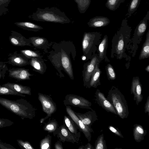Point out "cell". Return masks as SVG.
Wrapping results in <instances>:
<instances>
[{"instance_id":"6da1fadb","label":"cell","mask_w":149,"mask_h":149,"mask_svg":"<svg viewBox=\"0 0 149 149\" xmlns=\"http://www.w3.org/2000/svg\"><path fill=\"white\" fill-rule=\"evenodd\" d=\"M0 104L22 119H32L36 114V109L24 99L14 100L0 97Z\"/></svg>"},{"instance_id":"7a4b0ae2","label":"cell","mask_w":149,"mask_h":149,"mask_svg":"<svg viewBox=\"0 0 149 149\" xmlns=\"http://www.w3.org/2000/svg\"><path fill=\"white\" fill-rule=\"evenodd\" d=\"M32 20L37 21L49 22L62 24L69 23L70 19L65 13L56 7L38 8L35 12L29 16Z\"/></svg>"},{"instance_id":"3957f363","label":"cell","mask_w":149,"mask_h":149,"mask_svg":"<svg viewBox=\"0 0 149 149\" xmlns=\"http://www.w3.org/2000/svg\"><path fill=\"white\" fill-rule=\"evenodd\" d=\"M107 98L120 118L123 119L128 117L129 111L127 101L124 95L118 89L112 87L109 91Z\"/></svg>"},{"instance_id":"277c9868","label":"cell","mask_w":149,"mask_h":149,"mask_svg":"<svg viewBox=\"0 0 149 149\" xmlns=\"http://www.w3.org/2000/svg\"><path fill=\"white\" fill-rule=\"evenodd\" d=\"M38 98L40 102L43 111L47 114L46 117L41 118L40 120V123L44 121L55 112L57 107L55 102L53 100L51 96L39 93Z\"/></svg>"},{"instance_id":"5b68a950","label":"cell","mask_w":149,"mask_h":149,"mask_svg":"<svg viewBox=\"0 0 149 149\" xmlns=\"http://www.w3.org/2000/svg\"><path fill=\"white\" fill-rule=\"evenodd\" d=\"M66 105H72L82 109H92L91 102L84 98L74 94H68L63 101Z\"/></svg>"},{"instance_id":"8992f818","label":"cell","mask_w":149,"mask_h":149,"mask_svg":"<svg viewBox=\"0 0 149 149\" xmlns=\"http://www.w3.org/2000/svg\"><path fill=\"white\" fill-rule=\"evenodd\" d=\"M65 106L66 112L68 115L78 127L79 131L83 133L88 142H90L91 140V133H94L93 129L84 124L79 119L70 105Z\"/></svg>"},{"instance_id":"52a82bcc","label":"cell","mask_w":149,"mask_h":149,"mask_svg":"<svg viewBox=\"0 0 149 149\" xmlns=\"http://www.w3.org/2000/svg\"><path fill=\"white\" fill-rule=\"evenodd\" d=\"M53 134L55 136H56L59 141L63 143L66 141L78 143L80 139L79 138L72 133L64 124L59 126L53 133Z\"/></svg>"},{"instance_id":"ba28073f","label":"cell","mask_w":149,"mask_h":149,"mask_svg":"<svg viewBox=\"0 0 149 149\" xmlns=\"http://www.w3.org/2000/svg\"><path fill=\"white\" fill-rule=\"evenodd\" d=\"M94 96L95 100L97 104L107 112H111L117 115L114 107L105 97L104 94L97 89L96 91Z\"/></svg>"},{"instance_id":"9c48e42d","label":"cell","mask_w":149,"mask_h":149,"mask_svg":"<svg viewBox=\"0 0 149 149\" xmlns=\"http://www.w3.org/2000/svg\"><path fill=\"white\" fill-rule=\"evenodd\" d=\"M8 57V61L6 63L13 66L22 67L29 63L27 58L21 53H18L17 51L9 54Z\"/></svg>"},{"instance_id":"30bf717a","label":"cell","mask_w":149,"mask_h":149,"mask_svg":"<svg viewBox=\"0 0 149 149\" xmlns=\"http://www.w3.org/2000/svg\"><path fill=\"white\" fill-rule=\"evenodd\" d=\"M130 91L131 94L134 95V100L135 101L136 104L138 105L143 98L141 85L138 77H135L133 79Z\"/></svg>"},{"instance_id":"8fae6325","label":"cell","mask_w":149,"mask_h":149,"mask_svg":"<svg viewBox=\"0 0 149 149\" xmlns=\"http://www.w3.org/2000/svg\"><path fill=\"white\" fill-rule=\"evenodd\" d=\"M9 37L10 43L13 45L17 46H31V41L29 39L26 38L21 33L12 30Z\"/></svg>"},{"instance_id":"7c38bea8","label":"cell","mask_w":149,"mask_h":149,"mask_svg":"<svg viewBox=\"0 0 149 149\" xmlns=\"http://www.w3.org/2000/svg\"><path fill=\"white\" fill-rule=\"evenodd\" d=\"M74 112L79 119L84 124L90 127H91L93 124L98 119L95 111L92 109L84 113Z\"/></svg>"},{"instance_id":"4fadbf2b","label":"cell","mask_w":149,"mask_h":149,"mask_svg":"<svg viewBox=\"0 0 149 149\" xmlns=\"http://www.w3.org/2000/svg\"><path fill=\"white\" fill-rule=\"evenodd\" d=\"M8 71L10 77L18 80L30 79V77L32 75L28 69L24 68H12Z\"/></svg>"},{"instance_id":"5bb4252c","label":"cell","mask_w":149,"mask_h":149,"mask_svg":"<svg viewBox=\"0 0 149 149\" xmlns=\"http://www.w3.org/2000/svg\"><path fill=\"white\" fill-rule=\"evenodd\" d=\"M2 86L21 94L29 95H31V88L28 86H23L18 84L10 82L4 84Z\"/></svg>"},{"instance_id":"9a60e30c","label":"cell","mask_w":149,"mask_h":149,"mask_svg":"<svg viewBox=\"0 0 149 149\" xmlns=\"http://www.w3.org/2000/svg\"><path fill=\"white\" fill-rule=\"evenodd\" d=\"M110 22L109 19L107 17L96 16L91 19L87 24L89 27L97 28L107 26Z\"/></svg>"},{"instance_id":"2e32d148","label":"cell","mask_w":149,"mask_h":149,"mask_svg":"<svg viewBox=\"0 0 149 149\" xmlns=\"http://www.w3.org/2000/svg\"><path fill=\"white\" fill-rule=\"evenodd\" d=\"M95 33H85L82 42V47L83 52L88 53L93 44L95 38Z\"/></svg>"},{"instance_id":"e0dca14e","label":"cell","mask_w":149,"mask_h":149,"mask_svg":"<svg viewBox=\"0 0 149 149\" xmlns=\"http://www.w3.org/2000/svg\"><path fill=\"white\" fill-rule=\"evenodd\" d=\"M133 132L134 139L138 143L143 140L147 133V130L144 129L142 126L137 124L133 125Z\"/></svg>"},{"instance_id":"ac0fdd59","label":"cell","mask_w":149,"mask_h":149,"mask_svg":"<svg viewBox=\"0 0 149 149\" xmlns=\"http://www.w3.org/2000/svg\"><path fill=\"white\" fill-rule=\"evenodd\" d=\"M63 122L68 130L73 134L80 138V131L79 132L78 127L73 120L70 117L65 115L63 119Z\"/></svg>"},{"instance_id":"d6986e66","label":"cell","mask_w":149,"mask_h":149,"mask_svg":"<svg viewBox=\"0 0 149 149\" xmlns=\"http://www.w3.org/2000/svg\"><path fill=\"white\" fill-rule=\"evenodd\" d=\"M61 60L62 66L71 79H73V73L70 60L66 54L62 51Z\"/></svg>"},{"instance_id":"ffe728a7","label":"cell","mask_w":149,"mask_h":149,"mask_svg":"<svg viewBox=\"0 0 149 149\" xmlns=\"http://www.w3.org/2000/svg\"><path fill=\"white\" fill-rule=\"evenodd\" d=\"M98 62L96 56L93 57L87 65L85 73L84 81L86 83L89 82L94 71L96 65Z\"/></svg>"},{"instance_id":"44dd1931","label":"cell","mask_w":149,"mask_h":149,"mask_svg":"<svg viewBox=\"0 0 149 149\" xmlns=\"http://www.w3.org/2000/svg\"><path fill=\"white\" fill-rule=\"evenodd\" d=\"M98 62L96 64L94 71L91 75L90 81L89 88L93 87L96 88L100 85L99 81L100 70L98 66Z\"/></svg>"},{"instance_id":"7402d4cb","label":"cell","mask_w":149,"mask_h":149,"mask_svg":"<svg viewBox=\"0 0 149 149\" xmlns=\"http://www.w3.org/2000/svg\"><path fill=\"white\" fill-rule=\"evenodd\" d=\"M14 24L17 26L24 29L29 31H37L43 29L40 26L29 22H17Z\"/></svg>"},{"instance_id":"603a6c76","label":"cell","mask_w":149,"mask_h":149,"mask_svg":"<svg viewBox=\"0 0 149 149\" xmlns=\"http://www.w3.org/2000/svg\"><path fill=\"white\" fill-rule=\"evenodd\" d=\"M149 19V11L147 12V14L143 19L141 20L137 26L135 31L138 36H140L145 32L147 26V22Z\"/></svg>"},{"instance_id":"cb8c5ba5","label":"cell","mask_w":149,"mask_h":149,"mask_svg":"<svg viewBox=\"0 0 149 149\" xmlns=\"http://www.w3.org/2000/svg\"><path fill=\"white\" fill-rule=\"evenodd\" d=\"M149 57V30L146 35V40L144 43L139 56L140 60L148 58Z\"/></svg>"},{"instance_id":"d4e9b609","label":"cell","mask_w":149,"mask_h":149,"mask_svg":"<svg viewBox=\"0 0 149 149\" xmlns=\"http://www.w3.org/2000/svg\"><path fill=\"white\" fill-rule=\"evenodd\" d=\"M58 126V122L56 119H49L47 122L45 123L43 129L48 133H53L57 130Z\"/></svg>"},{"instance_id":"484cf974","label":"cell","mask_w":149,"mask_h":149,"mask_svg":"<svg viewBox=\"0 0 149 149\" xmlns=\"http://www.w3.org/2000/svg\"><path fill=\"white\" fill-rule=\"evenodd\" d=\"M77 3L79 12L81 13H84L89 7L91 0H74Z\"/></svg>"},{"instance_id":"4316f807","label":"cell","mask_w":149,"mask_h":149,"mask_svg":"<svg viewBox=\"0 0 149 149\" xmlns=\"http://www.w3.org/2000/svg\"><path fill=\"white\" fill-rule=\"evenodd\" d=\"M125 0H107L105 3L106 7L109 10L114 11L117 10L121 3H123Z\"/></svg>"},{"instance_id":"83f0119b","label":"cell","mask_w":149,"mask_h":149,"mask_svg":"<svg viewBox=\"0 0 149 149\" xmlns=\"http://www.w3.org/2000/svg\"><path fill=\"white\" fill-rule=\"evenodd\" d=\"M52 136L48 134L42 139L40 143V149H51V148Z\"/></svg>"},{"instance_id":"f1b7e54d","label":"cell","mask_w":149,"mask_h":149,"mask_svg":"<svg viewBox=\"0 0 149 149\" xmlns=\"http://www.w3.org/2000/svg\"><path fill=\"white\" fill-rule=\"evenodd\" d=\"M140 1L141 0H131L129 6L127 13L126 15L127 16L128 18L131 17L137 10Z\"/></svg>"},{"instance_id":"f546056e","label":"cell","mask_w":149,"mask_h":149,"mask_svg":"<svg viewBox=\"0 0 149 149\" xmlns=\"http://www.w3.org/2000/svg\"><path fill=\"white\" fill-rule=\"evenodd\" d=\"M8 95L20 96L22 97L26 96L25 95L0 85V95Z\"/></svg>"},{"instance_id":"4dcf8cb0","label":"cell","mask_w":149,"mask_h":149,"mask_svg":"<svg viewBox=\"0 0 149 149\" xmlns=\"http://www.w3.org/2000/svg\"><path fill=\"white\" fill-rule=\"evenodd\" d=\"M106 141L104 140L103 134L100 135L96 140L94 149H107Z\"/></svg>"},{"instance_id":"1f68e13d","label":"cell","mask_w":149,"mask_h":149,"mask_svg":"<svg viewBox=\"0 0 149 149\" xmlns=\"http://www.w3.org/2000/svg\"><path fill=\"white\" fill-rule=\"evenodd\" d=\"M124 41L123 35L121 33L116 47V53L119 57H121L124 51Z\"/></svg>"},{"instance_id":"d6a6232c","label":"cell","mask_w":149,"mask_h":149,"mask_svg":"<svg viewBox=\"0 0 149 149\" xmlns=\"http://www.w3.org/2000/svg\"><path fill=\"white\" fill-rule=\"evenodd\" d=\"M11 0H0V16L6 14L8 12V8Z\"/></svg>"},{"instance_id":"836d02e7","label":"cell","mask_w":149,"mask_h":149,"mask_svg":"<svg viewBox=\"0 0 149 149\" xmlns=\"http://www.w3.org/2000/svg\"><path fill=\"white\" fill-rule=\"evenodd\" d=\"M107 44V36H104L99 46V56L102 58L104 54L105 49Z\"/></svg>"},{"instance_id":"e575fe53","label":"cell","mask_w":149,"mask_h":149,"mask_svg":"<svg viewBox=\"0 0 149 149\" xmlns=\"http://www.w3.org/2000/svg\"><path fill=\"white\" fill-rule=\"evenodd\" d=\"M31 42L36 47L43 45L45 42V40L44 38L39 37H33L29 38Z\"/></svg>"},{"instance_id":"d590c367","label":"cell","mask_w":149,"mask_h":149,"mask_svg":"<svg viewBox=\"0 0 149 149\" xmlns=\"http://www.w3.org/2000/svg\"><path fill=\"white\" fill-rule=\"evenodd\" d=\"M18 145L21 149H34L30 143L28 141H24L21 139L17 140Z\"/></svg>"},{"instance_id":"8d00e7d4","label":"cell","mask_w":149,"mask_h":149,"mask_svg":"<svg viewBox=\"0 0 149 149\" xmlns=\"http://www.w3.org/2000/svg\"><path fill=\"white\" fill-rule=\"evenodd\" d=\"M6 62H0V79H4L7 71L8 70Z\"/></svg>"},{"instance_id":"74e56055","label":"cell","mask_w":149,"mask_h":149,"mask_svg":"<svg viewBox=\"0 0 149 149\" xmlns=\"http://www.w3.org/2000/svg\"><path fill=\"white\" fill-rule=\"evenodd\" d=\"M30 64L35 69L40 72L42 70V67L40 63L36 58H32L30 61Z\"/></svg>"},{"instance_id":"f35d334b","label":"cell","mask_w":149,"mask_h":149,"mask_svg":"<svg viewBox=\"0 0 149 149\" xmlns=\"http://www.w3.org/2000/svg\"><path fill=\"white\" fill-rule=\"evenodd\" d=\"M107 74L109 79L111 80L115 79L116 77V75L112 66L109 64L107 66Z\"/></svg>"},{"instance_id":"ab89813d","label":"cell","mask_w":149,"mask_h":149,"mask_svg":"<svg viewBox=\"0 0 149 149\" xmlns=\"http://www.w3.org/2000/svg\"><path fill=\"white\" fill-rule=\"evenodd\" d=\"M20 52L27 58L39 56L37 53L30 50L24 49L20 50Z\"/></svg>"},{"instance_id":"60d3db41","label":"cell","mask_w":149,"mask_h":149,"mask_svg":"<svg viewBox=\"0 0 149 149\" xmlns=\"http://www.w3.org/2000/svg\"><path fill=\"white\" fill-rule=\"evenodd\" d=\"M14 124L13 122L9 119L0 118V128L10 126Z\"/></svg>"},{"instance_id":"b9f144b4","label":"cell","mask_w":149,"mask_h":149,"mask_svg":"<svg viewBox=\"0 0 149 149\" xmlns=\"http://www.w3.org/2000/svg\"><path fill=\"white\" fill-rule=\"evenodd\" d=\"M108 129L110 131L116 135L120 138H124V136L118 128H116L112 125H109L108 127Z\"/></svg>"},{"instance_id":"7bdbcfd3","label":"cell","mask_w":149,"mask_h":149,"mask_svg":"<svg viewBox=\"0 0 149 149\" xmlns=\"http://www.w3.org/2000/svg\"><path fill=\"white\" fill-rule=\"evenodd\" d=\"M16 148L10 144H7L0 141V149H16Z\"/></svg>"},{"instance_id":"ee69618b","label":"cell","mask_w":149,"mask_h":149,"mask_svg":"<svg viewBox=\"0 0 149 149\" xmlns=\"http://www.w3.org/2000/svg\"><path fill=\"white\" fill-rule=\"evenodd\" d=\"M144 112L145 113H148L149 115V96H148L147 98L146 102L144 106Z\"/></svg>"},{"instance_id":"f6af8a7d","label":"cell","mask_w":149,"mask_h":149,"mask_svg":"<svg viewBox=\"0 0 149 149\" xmlns=\"http://www.w3.org/2000/svg\"><path fill=\"white\" fill-rule=\"evenodd\" d=\"M78 149H94L92 146L89 142L85 146H80Z\"/></svg>"},{"instance_id":"bcb514c9","label":"cell","mask_w":149,"mask_h":149,"mask_svg":"<svg viewBox=\"0 0 149 149\" xmlns=\"http://www.w3.org/2000/svg\"><path fill=\"white\" fill-rule=\"evenodd\" d=\"M54 148L55 149H63L62 143L60 141H58L54 144Z\"/></svg>"},{"instance_id":"7dc6e473","label":"cell","mask_w":149,"mask_h":149,"mask_svg":"<svg viewBox=\"0 0 149 149\" xmlns=\"http://www.w3.org/2000/svg\"><path fill=\"white\" fill-rule=\"evenodd\" d=\"M145 70L147 72H149V65H148L146 67Z\"/></svg>"}]
</instances>
